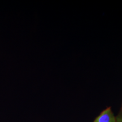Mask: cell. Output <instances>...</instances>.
I'll return each mask as SVG.
<instances>
[{
    "mask_svg": "<svg viewBox=\"0 0 122 122\" xmlns=\"http://www.w3.org/2000/svg\"><path fill=\"white\" fill-rule=\"evenodd\" d=\"M118 122H122V120H119V121L118 120Z\"/></svg>",
    "mask_w": 122,
    "mask_h": 122,
    "instance_id": "7a4b0ae2",
    "label": "cell"
},
{
    "mask_svg": "<svg viewBox=\"0 0 122 122\" xmlns=\"http://www.w3.org/2000/svg\"><path fill=\"white\" fill-rule=\"evenodd\" d=\"M94 122H117L110 107L107 108L97 117Z\"/></svg>",
    "mask_w": 122,
    "mask_h": 122,
    "instance_id": "6da1fadb",
    "label": "cell"
}]
</instances>
